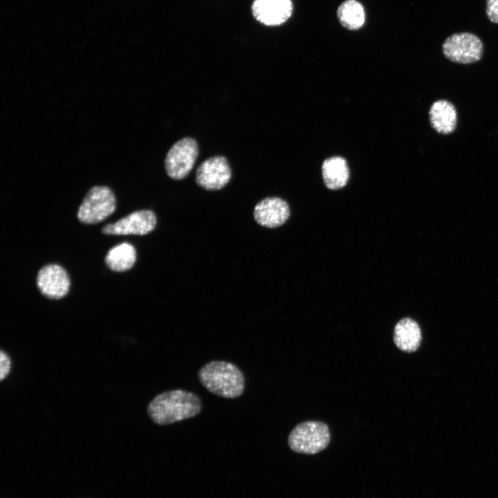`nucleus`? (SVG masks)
<instances>
[{
	"label": "nucleus",
	"instance_id": "obj_1",
	"mask_svg": "<svg viewBox=\"0 0 498 498\" xmlns=\"http://www.w3.org/2000/svg\"><path fill=\"white\" fill-rule=\"evenodd\" d=\"M200 398L183 389H173L156 396L149 403L147 412L160 425H169L196 416L201 411Z\"/></svg>",
	"mask_w": 498,
	"mask_h": 498
},
{
	"label": "nucleus",
	"instance_id": "obj_2",
	"mask_svg": "<svg viewBox=\"0 0 498 498\" xmlns=\"http://www.w3.org/2000/svg\"><path fill=\"white\" fill-rule=\"evenodd\" d=\"M199 379L210 392L225 398H235L244 391L245 379L241 369L234 364L223 360H212L199 371Z\"/></svg>",
	"mask_w": 498,
	"mask_h": 498
},
{
	"label": "nucleus",
	"instance_id": "obj_3",
	"mask_svg": "<svg viewBox=\"0 0 498 498\" xmlns=\"http://www.w3.org/2000/svg\"><path fill=\"white\" fill-rule=\"evenodd\" d=\"M330 439L329 429L324 423L308 421L297 425L292 430L288 444L295 452L314 454L324 450Z\"/></svg>",
	"mask_w": 498,
	"mask_h": 498
},
{
	"label": "nucleus",
	"instance_id": "obj_4",
	"mask_svg": "<svg viewBox=\"0 0 498 498\" xmlns=\"http://www.w3.org/2000/svg\"><path fill=\"white\" fill-rule=\"evenodd\" d=\"M116 204V197L110 188L106 186L93 187L79 208L77 218L86 224L99 223L114 212Z\"/></svg>",
	"mask_w": 498,
	"mask_h": 498
},
{
	"label": "nucleus",
	"instance_id": "obj_5",
	"mask_svg": "<svg viewBox=\"0 0 498 498\" xmlns=\"http://www.w3.org/2000/svg\"><path fill=\"white\" fill-rule=\"evenodd\" d=\"M442 52L447 59L453 62L472 64L481 59L483 44L481 39L472 33H456L444 41Z\"/></svg>",
	"mask_w": 498,
	"mask_h": 498
},
{
	"label": "nucleus",
	"instance_id": "obj_6",
	"mask_svg": "<svg viewBox=\"0 0 498 498\" xmlns=\"http://www.w3.org/2000/svg\"><path fill=\"white\" fill-rule=\"evenodd\" d=\"M199 154L196 141L184 138L175 142L168 151L165 160V168L172 179L181 180L191 172Z\"/></svg>",
	"mask_w": 498,
	"mask_h": 498
},
{
	"label": "nucleus",
	"instance_id": "obj_7",
	"mask_svg": "<svg viewBox=\"0 0 498 498\" xmlns=\"http://www.w3.org/2000/svg\"><path fill=\"white\" fill-rule=\"evenodd\" d=\"M231 176V169L225 157L214 156L199 165L196 172V182L205 190H218L228 183Z\"/></svg>",
	"mask_w": 498,
	"mask_h": 498
},
{
	"label": "nucleus",
	"instance_id": "obj_8",
	"mask_svg": "<svg viewBox=\"0 0 498 498\" xmlns=\"http://www.w3.org/2000/svg\"><path fill=\"white\" fill-rule=\"evenodd\" d=\"M156 224V216L152 211L138 210L113 223L104 226L102 232L115 235H145L151 232L155 228Z\"/></svg>",
	"mask_w": 498,
	"mask_h": 498
},
{
	"label": "nucleus",
	"instance_id": "obj_9",
	"mask_svg": "<svg viewBox=\"0 0 498 498\" xmlns=\"http://www.w3.org/2000/svg\"><path fill=\"white\" fill-rule=\"evenodd\" d=\"M39 291L50 299H60L68 292L70 279L66 271L57 264L42 267L37 277Z\"/></svg>",
	"mask_w": 498,
	"mask_h": 498
},
{
	"label": "nucleus",
	"instance_id": "obj_10",
	"mask_svg": "<svg viewBox=\"0 0 498 498\" xmlns=\"http://www.w3.org/2000/svg\"><path fill=\"white\" fill-rule=\"evenodd\" d=\"M251 10L259 22L266 26H278L290 17L293 4L290 0H255Z\"/></svg>",
	"mask_w": 498,
	"mask_h": 498
},
{
	"label": "nucleus",
	"instance_id": "obj_11",
	"mask_svg": "<svg viewBox=\"0 0 498 498\" xmlns=\"http://www.w3.org/2000/svg\"><path fill=\"white\" fill-rule=\"evenodd\" d=\"M290 210L288 203L278 197H268L259 201L254 209V218L266 228H276L288 219Z\"/></svg>",
	"mask_w": 498,
	"mask_h": 498
},
{
	"label": "nucleus",
	"instance_id": "obj_12",
	"mask_svg": "<svg viewBox=\"0 0 498 498\" xmlns=\"http://www.w3.org/2000/svg\"><path fill=\"white\" fill-rule=\"evenodd\" d=\"M429 116L432 127L439 133L449 134L456 129V110L454 106L448 100L435 101L430 107Z\"/></svg>",
	"mask_w": 498,
	"mask_h": 498
},
{
	"label": "nucleus",
	"instance_id": "obj_13",
	"mask_svg": "<svg viewBox=\"0 0 498 498\" xmlns=\"http://www.w3.org/2000/svg\"><path fill=\"white\" fill-rule=\"evenodd\" d=\"M394 341L401 351L407 353L416 351L421 342V332L417 322L409 317L398 321L394 330Z\"/></svg>",
	"mask_w": 498,
	"mask_h": 498
},
{
	"label": "nucleus",
	"instance_id": "obj_14",
	"mask_svg": "<svg viewBox=\"0 0 498 498\" xmlns=\"http://www.w3.org/2000/svg\"><path fill=\"white\" fill-rule=\"evenodd\" d=\"M322 174L325 185L331 190H338L346 185L349 170L346 160L340 156L326 158L322 165Z\"/></svg>",
	"mask_w": 498,
	"mask_h": 498
},
{
	"label": "nucleus",
	"instance_id": "obj_15",
	"mask_svg": "<svg viewBox=\"0 0 498 498\" xmlns=\"http://www.w3.org/2000/svg\"><path fill=\"white\" fill-rule=\"evenodd\" d=\"M136 251L129 243H122L111 248L105 257L107 266L113 271H125L133 267Z\"/></svg>",
	"mask_w": 498,
	"mask_h": 498
},
{
	"label": "nucleus",
	"instance_id": "obj_16",
	"mask_svg": "<svg viewBox=\"0 0 498 498\" xmlns=\"http://www.w3.org/2000/svg\"><path fill=\"white\" fill-rule=\"evenodd\" d=\"M338 17L342 25L349 30H357L365 22L363 7L356 0L343 2L338 10Z\"/></svg>",
	"mask_w": 498,
	"mask_h": 498
},
{
	"label": "nucleus",
	"instance_id": "obj_17",
	"mask_svg": "<svg viewBox=\"0 0 498 498\" xmlns=\"http://www.w3.org/2000/svg\"><path fill=\"white\" fill-rule=\"evenodd\" d=\"M486 14L493 24H498V0H486Z\"/></svg>",
	"mask_w": 498,
	"mask_h": 498
},
{
	"label": "nucleus",
	"instance_id": "obj_18",
	"mask_svg": "<svg viewBox=\"0 0 498 498\" xmlns=\"http://www.w3.org/2000/svg\"><path fill=\"white\" fill-rule=\"evenodd\" d=\"M0 363H1V380H3L8 374L10 369V360L9 356L7 353L3 352V351H1V357H0Z\"/></svg>",
	"mask_w": 498,
	"mask_h": 498
}]
</instances>
